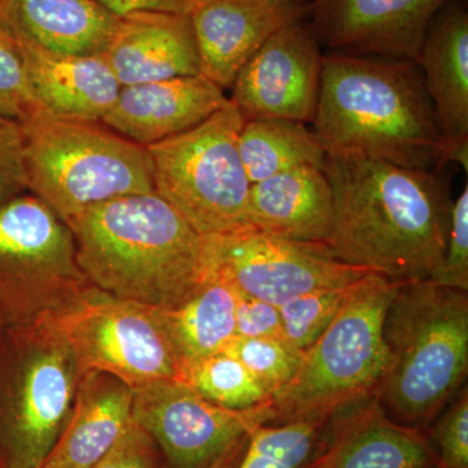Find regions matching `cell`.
Masks as SVG:
<instances>
[{"mask_svg": "<svg viewBox=\"0 0 468 468\" xmlns=\"http://www.w3.org/2000/svg\"><path fill=\"white\" fill-rule=\"evenodd\" d=\"M427 431L389 417L374 396L335 412L309 468H435Z\"/></svg>", "mask_w": 468, "mask_h": 468, "instance_id": "obj_13", "label": "cell"}, {"mask_svg": "<svg viewBox=\"0 0 468 468\" xmlns=\"http://www.w3.org/2000/svg\"><path fill=\"white\" fill-rule=\"evenodd\" d=\"M402 282L369 272L324 334L303 351L301 367L271 402V424L328 421L341 410L374 396L387 369L383 323Z\"/></svg>", "mask_w": 468, "mask_h": 468, "instance_id": "obj_6", "label": "cell"}, {"mask_svg": "<svg viewBox=\"0 0 468 468\" xmlns=\"http://www.w3.org/2000/svg\"><path fill=\"white\" fill-rule=\"evenodd\" d=\"M46 329L85 371L109 375L132 390L180 378L153 307L119 298L86 301L48 319Z\"/></svg>", "mask_w": 468, "mask_h": 468, "instance_id": "obj_8", "label": "cell"}, {"mask_svg": "<svg viewBox=\"0 0 468 468\" xmlns=\"http://www.w3.org/2000/svg\"><path fill=\"white\" fill-rule=\"evenodd\" d=\"M75 241L67 224L33 194L0 205V277L73 266Z\"/></svg>", "mask_w": 468, "mask_h": 468, "instance_id": "obj_23", "label": "cell"}, {"mask_svg": "<svg viewBox=\"0 0 468 468\" xmlns=\"http://www.w3.org/2000/svg\"><path fill=\"white\" fill-rule=\"evenodd\" d=\"M351 288L304 292L279 306L285 340L298 350L309 349L343 309Z\"/></svg>", "mask_w": 468, "mask_h": 468, "instance_id": "obj_29", "label": "cell"}, {"mask_svg": "<svg viewBox=\"0 0 468 468\" xmlns=\"http://www.w3.org/2000/svg\"><path fill=\"white\" fill-rule=\"evenodd\" d=\"M153 437L132 420L115 445L91 468H160Z\"/></svg>", "mask_w": 468, "mask_h": 468, "instance_id": "obj_34", "label": "cell"}, {"mask_svg": "<svg viewBox=\"0 0 468 468\" xmlns=\"http://www.w3.org/2000/svg\"><path fill=\"white\" fill-rule=\"evenodd\" d=\"M445 143L443 163L468 169V12L452 0L427 27L418 61Z\"/></svg>", "mask_w": 468, "mask_h": 468, "instance_id": "obj_15", "label": "cell"}, {"mask_svg": "<svg viewBox=\"0 0 468 468\" xmlns=\"http://www.w3.org/2000/svg\"><path fill=\"white\" fill-rule=\"evenodd\" d=\"M229 101L202 75L122 86L101 124L147 147L201 124Z\"/></svg>", "mask_w": 468, "mask_h": 468, "instance_id": "obj_16", "label": "cell"}, {"mask_svg": "<svg viewBox=\"0 0 468 468\" xmlns=\"http://www.w3.org/2000/svg\"><path fill=\"white\" fill-rule=\"evenodd\" d=\"M322 46L309 21L273 33L239 70L230 101L243 119H286L313 124L323 69Z\"/></svg>", "mask_w": 468, "mask_h": 468, "instance_id": "obj_11", "label": "cell"}, {"mask_svg": "<svg viewBox=\"0 0 468 468\" xmlns=\"http://www.w3.org/2000/svg\"><path fill=\"white\" fill-rule=\"evenodd\" d=\"M427 282L468 292V186L452 202L451 229L441 266Z\"/></svg>", "mask_w": 468, "mask_h": 468, "instance_id": "obj_32", "label": "cell"}, {"mask_svg": "<svg viewBox=\"0 0 468 468\" xmlns=\"http://www.w3.org/2000/svg\"><path fill=\"white\" fill-rule=\"evenodd\" d=\"M437 467L468 468L467 387L452 397L427 430Z\"/></svg>", "mask_w": 468, "mask_h": 468, "instance_id": "obj_30", "label": "cell"}, {"mask_svg": "<svg viewBox=\"0 0 468 468\" xmlns=\"http://www.w3.org/2000/svg\"><path fill=\"white\" fill-rule=\"evenodd\" d=\"M211 273L236 291L282 306L320 289L346 288L368 275L335 260L323 243L294 241L255 228L208 237Z\"/></svg>", "mask_w": 468, "mask_h": 468, "instance_id": "obj_9", "label": "cell"}, {"mask_svg": "<svg viewBox=\"0 0 468 468\" xmlns=\"http://www.w3.org/2000/svg\"><path fill=\"white\" fill-rule=\"evenodd\" d=\"M239 150L250 184L291 169L324 168L326 153L306 124L286 119H254L243 122Z\"/></svg>", "mask_w": 468, "mask_h": 468, "instance_id": "obj_25", "label": "cell"}, {"mask_svg": "<svg viewBox=\"0 0 468 468\" xmlns=\"http://www.w3.org/2000/svg\"><path fill=\"white\" fill-rule=\"evenodd\" d=\"M334 227L326 248L349 266L396 282L430 280L441 266L452 199L440 171L354 153L326 154Z\"/></svg>", "mask_w": 468, "mask_h": 468, "instance_id": "obj_1", "label": "cell"}, {"mask_svg": "<svg viewBox=\"0 0 468 468\" xmlns=\"http://www.w3.org/2000/svg\"><path fill=\"white\" fill-rule=\"evenodd\" d=\"M116 16L135 12H162V14L190 16L203 0H95Z\"/></svg>", "mask_w": 468, "mask_h": 468, "instance_id": "obj_36", "label": "cell"}, {"mask_svg": "<svg viewBox=\"0 0 468 468\" xmlns=\"http://www.w3.org/2000/svg\"><path fill=\"white\" fill-rule=\"evenodd\" d=\"M85 384L42 468H91L133 420V390L110 377Z\"/></svg>", "mask_w": 468, "mask_h": 468, "instance_id": "obj_22", "label": "cell"}, {"mask_svg": "<svg viewBox=\"0 0 468 468\" xmlns=\"http://www.w3.org/2000/svg\"><path fill=\"white\" fill-rule=\"evenodd\" d=\"M388 362L374 397L389 417L427 431L468 374V292L402 282L383 323Z\"/></svg>", "mask_w": 468, "mask_h": 468, "instance_id": "obj_4", "label": "cell"}, {"mask_svg": "<svg viewBox=\"0 0 468 468\" xmlns=\"http://www.w3.org/2000/svg\"><path fill=\"white\" fill-rule=\"evenodd\" d=\"M233 291L236 295L234 316H236L237 337L284 338L279 307L236 289Z\"/></svg>", "mask_w": 468, "mask_h": 468, "instance_id": "obj_35", "label": "cell"}, {"mask_svg": "<svg viewBox=\"0 0 468 468\" xmlns=\"http://www.w3.org/2000/svg\"><path fill=\"white\" fill-rule=\"evenodd\" d=\"M34 111L20 43L0 26V116L20 122Z\"/></svg>", "mask_w": 468, "mask_h": 468, "instance_id": "obj_31", "label": "cell"}, {"mask_svg": "<svg viewBox=\"0 0 468 468\" xmlns=\"http://www.w3.org/2000/svg\"><path fill=\"white\" fill-rule=\"evenodd\" d=\"M178 380L224 409L251 410L271 406L272 402V396L261 387L245 366L224 351L184 369Z\"/></svg>", "mask_w": 468, "mask_h": 468, "instance_id": "obj_26", "label": "cell"}, {"mask_svg": "<svg viewBox=\"0 0 468 468\" xmlns=\"http://www.w3.org/2000/svg\"><path fill=\"white\" fill-rule=\"evenodd\" d=\"M249 223L261 232L326 246L334 193L322 168L304 165L250 185Z\"/></svg>", "mask_w": 468, "mask_h": 468, "instance_id": "obj_21", "label": "cell"}, {"mask_svg": "<svg viewBox=\"0 0 468 468\" xmlns=\"http://www.w3.org/2000/svg\"><path fill=\"white\" fill-rule=\"evenodd\" d=\"M38 468H42V467H38Z\"/></svg>", "mask_w": 468, "mask_h": 468, "instance_id": "obj_40", "label": "cell"}, {"mask_svg": "<svg viewBox=\"0 0 468 468\" xmlns=\"http://www.w3.org/2000/svg\"><path fill=\"white\" fill-rule=\"evenodd\" d=\"M119 18L95 0H0V26L57 55L103 54Z\"/></svg>", "mask_w": 468, "mask_h": 468, "instance_id": "obj_20", "label": "cell"}, {"mask_svg": "<svg viewBox=\"0 0 468 468\" xmlns=\"http://www.w3.org/2000/svg\"><path fill=\"white\" fill-rule=\"evenodd\" d=\"M435 468H439V467H435Z\"/></svg>", "mask_w": 468, "mask_h": 468, "instance_id": "obj_41", "label": "cell"}, {"mask_svg": "<svg viewBox=\"0 0 468 468\" xmlns=\"http://www.w3.org/2000/svg\"><path fill=\"white\" fill-rule=\"evenodd\" d=\"M122 86L201 75L190 16L135 12L119 18L103 52Z\"/></svg>", "mask_w": 468, "mask_h": 468, "instance_id": "obj_18", "label": "cell"}, {"mask_svg": "<svg viewBox=\"0 0 468 468\" xmlns=\"http://www.w3.org/2000/svg\"><path fill=\"white\" fill-rule=\"evenodd\" d=\"M270 2L276 3V5H285V7L304 8L310 7L311 0H270Z\"/></svg>", "mask_w": 468, "mask_h": 468, "instance_id": "obj_38", "label": "cell"}, {"mask_svg": "<svg viewBox=\"0 0 468 468\" xmlns=\"http://www.w3.org/2000/svg\"><path fill=\"white\" fill-rule=\"evenodd\" d=\"M72 383L66 353L55 347L30 363L20 399L0 428L5 468H38L67 424Z\"/></svg>", "mask_w": 468, "mask_h": 468, "instance_id": "obj_17", "label": "cell"}, {"mask_svg": "<svg viewBox=\"0 0 468 468\" xmlns=\"http://www.w3.org/2000/svg\"><path fill=\"white\" fill-rule=\"evenodd\" d=\"M18 125L29 192L64 223L100 203L155 192L149 151L106 125L41 111Z\"/></svg>", "mask_w": 468, "mask_h": 468, "instance_id": "obj_5", "label": "cell"}, {"mask_svg": "<svg viewBox=\"0 0 468 468\" xmlns=\"http://www.w3.org/2000/svg\"><path fill=\"white\" fill-rule=\"evenodd\" d=\"M0 468H5V462H3L2 454H0Z\"/></svg>", "mask_w": 468, "mask_h": 468, "instance_id": "obj_39", "label": "cell"}, {"mask_svg": "<svg viewBox=\"0 0 468 468\" xmlns=\"http://www.w3.org/2000/svg\"><path fill=\"white\" fill-rule=\"evenodd\" d=\"M249 437H243L236 443H233L224 454H221L217 461L212 462L209 466L206 468H237L239 462H241L243 454H245L246 448H248Z\"/></svg>", "mask_w": 468, "mask_h": 468, "instance_id": "obj_37", "label": "cell"}, {"mask_svg": "<svg viewBox=\"0 0 468 468\" xmlns=\"http://www.w3.org/2000/svg\"><path fill=\"white\" fill-rule=\"evenodd\" d=\"M309 15L270 0H203L192 15L201 73L218 88H232L239 70L264 42Z\"/></svg>", "mask_w": 468, "mask_h": 468, "instance_id": "obj_14", "label": "cell"}, {"mask_svg": "<svg viewBox=\"0 0 468 468\" xmlns=\"http://www.w3.org/2000/svg\"><path fill=\"white\" fill-rule=\"evenodd\" d=\"M37 111L58 119L97 122L109 113L122 86L103 54H51L20 42Z\"/></svg>", "mask_w": 468, "mask_h": 468, "instance_id": "obj_19", "label": "cell"}, {"mask_svg": "<svg viewBox=\"0 0 468 468\" xmlns=\"http://www.w3.org/2000/svg\"><path fill=\"white\" fill-rule=\"evenodd\" d=\"M452 0H311L310 27L322 48L418 61L427 27Z\"/></svg>", "mask_w": 468, "mask_h": 468, "instance_id": "obj_12", "label": "cell"}, {"mask_svg": "<svg viewBox=\"0 0 468 468\" xmlns=\"http://www.w3.org/2000/svg\"><path fill=\"white\" fill-rule=\"evenodd\" d=\"M66 224L77 266L119 300L172 307L211 277L208 237L155 192L100 203Z\"/></svg>", "mask_w": 468, "mask_h": 468, "instance_id": "obj_3", "label": "cell"}, {"mask_svg": "<svg viewBox=\"0 0 468 468\" xmlns=\"http://www.w3.org/2000/svg\"><path fill=\"white\" fill-rule=\"evenodd\" d=\"M153 311L165 329L180 375L221 353L236 337V295L232 286L214 273L181 303Z\"/></svg>", "mask_w": 468, "mask_h": 468, "instance_id": "obj_24", "label": "cell"}, {"mask_svg": "<svg viewBox=\"0 0 468 468\" xmlns=\"http://www.w3.org/2000/svg\"><path fill=\"white\" fill-rule=\"evenodd\" d=\"M326 421L264 424L249 437L237 468H309L322 443Z\"/></svg>", "mask_w": 468, "mask_h": 468, "instance_id": "obj_27", "label": "cell"}, {"mask_svg": "<svg viewBox=\"0 0 468 468\" xmlns=\"http://www.w3.org/2000/svg\"><path fill=\"white\" fill-rule=\"evenodd\" d=\"M313 124L326 154H362L426 171L445 165L423 72L409 58L326 52Z\"/></svg>", "mask_w": 468, "mask_h": 468, "instance_id": "obj_2", "label": "cell"}, {"mask_svg": "<svg viewBox=\"0 0 468 468\" xmlns=\"http://www.w3.org/2000/svg\"><path fill=\"white\" fill-rule=\"evenodd\" d=\"M26 192L29 187L20 125L0 116V205Z\"/></svg>", "mask_w": 468, "mask_h": 468, "instance_id": "obj_33", "label": "cell"}, {"mask_svg": "<svg viewBox=\"0 0 468 468\" xmlns=\"http://www.w3.org/2000/svg\"><path fill=\"white\" fill-rule=\"evenodd\" d=\"M133 420L159 446L171 468H206L257 428L271 424V406L229 410L214 405L180 380L133 389Z\"/></svg>", "mask_w": 468, "mask_h": 468, "instance_id": "obj_10", "label": "cell"}, {"mask_svg": "<svg viewBox=\"0 0 468 468\" xmlns=\"http://www.w3.org/2000/svg\"><path fill=\"white\" fill-rule=\"evenodd\" d=\"M243 119L228 101L201 124L150 144L154 189L196 232L224 236L250 228V181L239 150Z\"/></svg>", "mask_w": 468, "mask_h": 468, "instance_id": "obj_7", "label": "cell"}, {"mask_svg": "<svg viewBox=\"0 0 468 468\" xmlns=\"http://www.w3.org/2000/svg\"><path fill=\"white\" fill-rule=\"evenodd\" d=\"M223 351L239 359L272 399L291 383L303 359V351L282 337L246 338L236 335Z\"/></svg>", "mask_w": 468, "mask_h": 468, "instance_id": "obj_28", "label": "cell"}]
</instances>
